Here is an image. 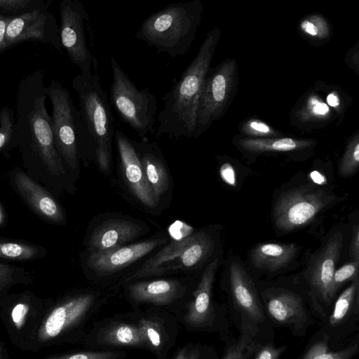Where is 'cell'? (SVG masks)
<instances>
[{
    "mask_svg": "<svg viewBox=\"0 0 359 359\" xmlns=\"http://www.w3.org/2000/svg\"><path fill=\"white\" fill-rule=\"evenodd\" d=\"M298 114L302 122L320 121L330 116V109L318 96L311 95L299 111Z\"/></svg>",
    "mask_w": 359,
    "mask_h": 359,
    "instance_id": "obj_33",
    "label": "cell"
},
{
    "mask_svg": "<svg viewBox=\"0 0 359 359\" xmlns=\"http://www.w3.org/2000/svg\"><path fill=\"white\" fill-rule=\"evenodd\" d=\"M314 142L290 137L245 138L239 141L240 146L251 153L285 152L306 149Z\"/></svg>",
    "mask_w": 359,
    "mask_h": 359,
    "instance_id": "obj_27",
    "label": "cell"
},
{
    "mask_svg": "<svg viewBox=\"0 0 359 359\" xmlns=\"http://www.w3.org/2000/svg\"><path fill=\"white\" fill-rule=\"evenodd\" d=\"M219 175L226 184L231 187L236 186V173L230 163H225L222 165L219 168Z\"/></svg>",
    "mask_w": 359,
    "mask_h": 359,
    "instance_id": "obj_43",
    "label": "cell"
},
{
    "mask_svg": "<svg viewBox=\"0 0 359 359\" xmlns=\"http://www.w3.org/2000/svg\"><path fill=\"white\" fill-rule=\"evenodd\" d=\"M286 348V346L274 347L267 344L259 350L255 359H278Z\"/></svg>",
    "mask_w": 359,
    "mask_h": 359,
    "instance_id": "obj_42",
    "label": "cell"
},
{
    "mask_svg": "<svg viewBox=\"0 0 359 359\" xmlns=\"http://www.w3.org/2000/svg\"><path fill=\"white\" fill-rule=\"evenodd\" d=\"M123 286L125 299L133 311L155 307L172 313L177 320L196 287L185 278L138 280Z\"/></svg>",
    "mask_w": 359,
    "mask_h": 359,
    "instance_id": "obj_10",
    "label": "cell"
},
{
    "mask_svg": "<svg viewBox=\"0 0 359 359\" xmlns=\"http://www.w3.org/2000/svg\"><path fill=\"white\" fill-rule=\"evenodd\" d=\"M50 1L32 11L10 16L6 30V43L10 48L20 43L32 41L51 46L60 53L62 46L60 28L53 14L48 11Z\"/></svg>",
    "mask_w": 359,
    "mask_h": 359,
    "instance_id": "obj_16",
    "label": "cell"
},
{
    "mask_svg": "<svg viewBox=\"0 0 359 359\" xmlns=\"http://www.w3.org/2000/svg\"><path fill=\"white\" fill-rule=\"evenodd\" d=\"M143 328L149 351L157 359H167L179 334V321L172 313L155 307H144L137 311Z\"/></svg>",
    "mask_w": 359,
    "mask_h": 359,
    "instance_id": "obj_18",
    "label": "cell"
},
{
    "mask_svg": "<svg viewBox=\"0 0 359 359\" xmlns=\"http://www.w3.org/2000/svg\"><path fill=\"white\" fill-rule=\"evenodd\" d=\"M255 349V341L250 334L245 333L228 349L223 359H248Z\"/></svg>",
    "mask_w": 359,
    "mask_h": 359,
    "instance_id": "obj_39",
    "label": "cell"
},
{
    "mask_svg": "<svg viewBox=\"0 0 359 359\" xmlns=\"http://www.w3.org/2000/svg\"><path fill=\"white\" fill-rule=\"evenodd\" d=\"M80 344L90 350L137 348L149 351L147 340L135 311L95 321L87 328Z\"/></svg>",
    "mask_w": 359,
    "mask_h": 359,
    "instance_id": "obj_11",
    "label": "cell"
},
{
    "mask_svg": "<svg viewBox=\"0 0 359 359\" xmlns=\"http://www.w3.org/2000/svg\"><path fill=\"white\" fill-rule=\"evenodd\" d=\"M10 16L0 13V55L8 50L6 43V30Z\"/></svg>",
    "mask_w": 359,
    "mask_h": 359,
    "instance_id": "obj_45",
    "label": "cell"
},
{
    "mask_svg": "<svg viewBox=\"0 0 359 359\" xmlns=\"http://www.w3.org/2000/svg\"><path fill=\"white\" fill-rule=\"evenodd\" d=\"M230 283L236 305L252 320L262 322L264 316L257 290L249 275L238 262L230 266Z\"/></svg>",
    "mask_w": 359,
    "mask_h": 359,
    "instance_id": "obj_24",
    "label": "cell"
},
{
    "mask_svg": "<svg viewBox=\"0 0 359 359\" xmlns=\"http://www.w3.org/2000/svg\"><path fill=\"white\" fill-rule=\"evenodd\" d=\"M298 250L294 243L257 244L251 250V263L257 269L276 271L288 265Z\"/></svg>",
    "mask_w": 359,
    "mask_h": 359,
    "instance_id": "obj_25",
    "label": "cell"
},
{
    "mask_svg": "<svg viewBox=\"0 0 359 359\" xmlns=\"http://www.w3.org/2000/svg\"><path fill=\"white\" fill-rule=\"evenodd\" d=\"M32 283V277L23 267L0 263V303L9 294L13 286Z\"/></svg>",
    "mask_w": 359,
    "mask_h": 359,
    "instance_id": "obj_30",
    "label": "cell"
},
{
    "mask_svg": "<svg viewBox=\"0 0 359 359\" xmlns=\"http://www.w3.org/2000/svg\"><path fill=\"white\" fill-rule=\"evenodd\" d=\"M342 241L340 231L332 234L322 250L311 259L306 270V278L311 288L327 303L331 302L330 285L339 259Z\"/></svg>",
    "mask_w": 359,
    "mask_h": 359,
    "instance_id": "obj_22",
    "label": "cell"
},
{
    "mask_svg": "<svg viewBox=\"0 0 359 359\" xmlns=\"http://www.w3.org/2000/svg\"><path fill=\"white\" fill-rule=\"evenodd\" d=\"M241 130L248 135L260 137L258 138H266L276 134L267 123L258 119L248 121L243 125Z\"/></svg>",
    "mask_w": 359,
    "mask_h": 359,
    "instance_id": "obj_40",
    "label": "cell"
},
{
    "mask_svg": "<svg viewBox=\"0 0 359 359\" xmlns=\"http://www.w3.org/2000/svg\"><path fill=\"white\" fill-rule=\"evenodd\" d=\"M206 348L199 344L187 343L180 347L172 359H208Z\"/></svg>",
    "mask_w": 359,
    "mask_h": 359,
    "instance_id": "obj_41",
    "label": "cell"
},
{
    "mask_svg": "<svg viewBox=\"0 0 359 359\" xmlns=\"http://www.w3.org/2000/svg\"><path fill=\"white\" fill-rule=\"evenodd\" d=\"M213 247V241L207 232H191L183 238L173 240L165 245L133 273L119 280L113 288L118 289L128 283L168 272L192 270L210 255Z\"/></svg>",
    "mask_w": 359,
    "mask_h": 359,
    "instance_id": "obj_6",
    "label": "cell"
},
{
    "mask_svg": "<svg viewBox=\"0 0 359 359\" xmlns=\"http://www.w3.org/2000/svg\"><path fill=\"white\" fill-rule=\"evenodd\" d=\"M53 300L39 297L29 290L8 294L3 299L0 303V318L15 347L28 351Z\"/></svg>",
    "mask_w": 359,
    "mask_h": 359,
    "instance_id": "obj_9",
    "label": "cell"
},
{
    "mask_svg": "<svg viewBox=\"0 0 359 359\" xmlns=\"http://www.w3.org/2000/svg\"><path fill=\"white\" fill-rule=\"evenodd\" d=\"M358 344L337 352L330 351L327 340L312 345L302 359H350L357 351Z\"/></svg>",
    "mask_w": 359,
    "mask_h": 359,
    "instance_id": "obj_34",
    "label": "cell"
},
{
    "mask_svg": "<svg viewBox=\"0 0 359 359\" xmlns=\"http://www.w3.org/2000/svg\"><path fill=\"white\" fill-rule=\"evenodd\" d=\"M359 166V135H355L348 142L339 163V173L346 177L353 175Z\"/></svg>",
    "mask_w": 359,
    "mask_h": 359,
    "instance_id": "obj_35",
    "label": "cell"
},
{
    "mask_svg": "<svg viewBox=\"0 0 359 359\" xmlns=\"http://www.w3.org/2000/svg\"><path fill=\"white\" fill-rule=\"evenodd\" d=\"M300 29L309 36L323 39L330 34V27L325 19L316 15L305 18L299 25Z\"/></svg>",
    "mask_w": 359,
    "mask_h": 359,
    "instance_id": "obj_38",
    "label": "cell"
},
{
    "mask_svg": "<svg viewBox=\"0 0 359 359\" xmlns=\"http://www.w3.org/2000/svg\"><path fill=\"white\" fill-rule=\"evenodd\" d=\"M237 65L228 59L209 69L199 98L194 137H199L223 114L233 88Z\"/></svg>",
    "mask_w": 359,
    "mask_h": 359,
    "instance_id": "obj_14",
    "label": "cell"
},
{
    "mask_svg": "<svg viewBox=\"0 0 359 359\" xmlns=\"http://www.w3.org/2000/svg\"><path fill=\"white\" fill-rule=\"evenodd\" d=\"M79 98L80 158L83 163L92 158L104 173L111 170L114 117L106 93L97 72L80 74L72 80Z\"/></svg>",
    "mask_w": 359,
    "mask_h": 359,
    "instance_id": "obj_3",
    "label": "cell"
},
{
    "mask_svg": "<svg viewBox=\"0 0 359 359\" xmlns=\"http://www.w3.org/2000/svg\"><path fill=\"white\" fill-rule=\"evenodd\" d=\"M6 222V215L4 211V209L1 204L0 203V227L5 225Z\"/></svg>",
    "mask_w": 359,
    "mask_h": 359,
    "instance_id": "obj_48",
    "label": "cell"
},
{
    "mask_svg": "<svg viewBox=\"0 0 359 359\" xmlns=\"http://www.w3.org/2000/svg\"><path fill=\"white\" fill-rule=\"evenodd\" d=\"M202 12L199 0L168 4L147 18L135 37L159 53L183 56L194 41Z\"/></svg>",
    "mask_w": 359,
    "mask_h": 359,
    "instance_id": "obj_5",
    "label": "cell"
},
{
    "mask_svg": "<svg viewBox=\"0 0 359 359\" xmlns=\"http://www.w3.org/2000/svg\"><path fill=\"white\" fill-rule=\"evenodd\" d=\"M110 65L113 79L110 87L111 104L120 118L142 140H147L155 134L156 129V98L149 88L138 89L113 55Z\"/></svg>",
    "mask_w": 359,
    "mask_h": 359,
    "instance_id": "obj_7",
    "label": "cell"
},
{
    "mask_svg": "<svg viewBox=\"0 0 359 359\" xmlns=\"http://www.w3.org/2000/svg\"><path fill=\"white\" fill-rule=\"evenodd\" d=\"M146 179L158 202L170 186V177L164 158L156 142L135 141Z\"/></svg>",
    "mask_w": 359,
    "mask_h": 359,
    "instance_id": "obj_23",
    "label": "cell"
},
{
    "mask_svg": "<svg viewBox=\"0 0 359 359\" xmlns=\"http://www.w3.org/2000/svg\"><path fill=\"white\" fill-rule=\"evenodd\" d=\"M349 255L353 261H359V227L358 225L353 228Z\"/></svg>",
    "mask_w": 359,
    "mask_h": 359,
    "instance_id": "obj_44",
    "label": "cell"
},
{
    "mask_svg": "<svg viewBox=\"0 0 359 359\" xmlns=\"http://www.w3.org/2000/svg\"><path fill=\"white\" fill-rule=\"evenodd\" d=\"M9 179L18 195L39 217L53 224H66L62 207L46 188L18 167L10 171Z\"/></svg>",
    "mask_w": 359,
    "mask_h": 359,
    "instance_id": "obj_17",
    "label": "cell"
},
{
    "mask_svg": "<svg viewBox=\"0 0 359 359\" xmlns=\"http://www.w3.org/2000/svg\"><path fill=\"white\" fill-rule=\"evenodd\" d=\"M114 140L120 167L128 187L141 203L154 208L158 202L146 179L135 141L118 129L115 130Z\"/></svg>",
    "mask_w": 359,
    "mask_h": 359,
    "instance_id": "obj_20",
    "label": "cell"
},
{
    "mask_svg": "<svg viewBox=\"0 0 359 359\" xmlns=\"http://www.w3.org/2000/svg\"><path fill=\"white\" fill-rule=\"evenodd\" d=\"M359 261H351L335 270L330 285L329 296L332 301L336 292L346 282L358 278Z\"/></svg>",
    "mask_w": 359,
    "mask_h": 359,
    "instance_id": "obj_36",
    "label": "cell"
},
{
    "mask_svg": "<svg viewBox=\"0 0 359 359\" xmlns=\"http://www.w3.org/2000/svg\"><path fill=\"white\" fill-rule=\"evenodd\" d=\"M323 189L306 185L288 190L277 200L273 210L275 226L283 231L303 227L335 200Z\"/></svg>",
    "mask_w": 359,
    "mask_h": 359,
    "instance_id": "obj_12",
    "label": "cell"
},
{
    "mask_svg": "<svg viewBox=\"0 0 359 359\" xmlns=\"http://www.w3.org/2000/svg\"><path fill=\"white\" fill-rule=\"evenodd\" d=\"M127 352L122 349L90 350L67 352L46 356L41 359H123Z\"/></svg>",
    "mask_w": 359,
    "mask_h": 359,
    "instance_id": "obj_32",
    "label": "cell"
},
{
    "mask_svg": "<svg viewBox=\"0 0 359 359\" xmlns=\"http://www.w3.org/2000/svg\"><path fill=\"white\" fill-rule=\"evenodd\" d=\"M359 288L358 278L352 280L351 284L337 298L333 312L330 317L332 326L340 323L348 315L357 299Z\"/></svg>",
    "mask_w": 359,
    "mask_h": 359,
    "instance_id": "obj_31",
    "label": "cell"
},
{
    "mask_svg": "<svg viewBox=\"0 0 359 359\" xmlns=\"http://www.w3.org/2000/svg\"><path fill=\"white\" fill-rule=\"evenodd\" d=\"M147 229L141 222L125 217L111 218L97 224L86 243L88 252L99 253L130 244Z\"/></svg>",
    "mask_w": 359,
    "mask_h": 359,
    "instance_id": "obj_21",
    "label": "cell"
},
{
    "mask_svg": "<svg viewBox=\"0 0 359 359\" xmlns=\"http://www.w3.org/2000/svg\"><path fill=\"white\" fill-rule=\"evenodd\" d=\"M44 0H0V13L8 15H19L43 6Z\"/></svg>",
    "mask_w": 359,
    "mask_h": 359,
    "instance_id": "obj_37",
    "label": "cell"
},
{
    "mask_svg": "<svg viewBox=\"0 0 359 359\" xmlns=\"http://www.w3.org/2000/svg\"><path fill=\"white\" fill-rule=\"evenodd\" d=\"M219 36L217 27L207 33L194 59L162 97L163 107L158 115L156 137H194L200 95Z\"/></svg>",
    "mask_w": 359,
    "mask_h": 359,
    "instance_id": "obj_2",
    "label": "cell"
},
{
    "mask_svg": "<svg viewBox=\"0 0 359 359\" xmlns=\"http://www.w3.org/2000/svg\"><path fill=\"white\" fill-rule=\"evenodd\" d=\"M217 267V259L208 265L178 318L179 323L189 332L204 330L213 325L215 314L212 289Z\"/></svg>",
    "mask_w": 359,
    "mask_h": 359,
    "instance_id": "obj_19",
    "label": "cell"
},
{
    "mask_svg": "<svg viewBox=\"0 0 359 359\" xmlns=\"http://www.w3.org/2000/svg\"><path fill=\"white\" fill-rule=\"evenodd\" d=\"M107 299L105 294L88 288L69 291L53 300L28 351L36 353L50 346L80 344L88 323Z\"/></svg>",
    "mask_w": 359,
    "mask_h": 359,
    "instance_id": "obj_4",
    "label": "cell"
},
{
    "mask_svg": "<svg viewBox=\"0 0 359 359\" xmlns=\"http://www.w3.org/2000/svg\"><path fill=\"white\" fill-rule=\"evenodd\" d=\"M0 359H8V351L0 339Z\"/></svg>",
    "mask_w": 359,
    "mask_h": 359,
    "instance_id": "obj_47",
    "label": "cell"
},
{
    "mask_svg": "<svg viewBox=\"0 0 359 359\" xmlns=\"http://www.w3.org/2000/svg\"><path fill=\"white\" fill-rule=\"evenodd\" d=\"M266 308L271 317L281 324L302 327L307 319L301 297L291 292L283 290L271 295Z\"/></svg>",
    "mask_w": 359,
    "mask_h": 359,
    "instance_id": "obj_26",
    "label": "cell"
},
{
    "mask_svg": "<svg viewBox=\"0 0 359 359\" xmlns=\"http://www.w3.org/2000/svg\"><path fill=\"white\" fill-rule=\"evenodd\" d=\"M52 103V128L56 149L74 182L80 172V129L79 111L69 90L52 79L46 87Z\"/></svg>",
    "mask_w": 359,
    "mask_h": 359,
    "instance_id": "obj_8",
    "label": "cell"
},
{
    "mask_svg": "<svg viewBox=\"0 0 359 359\" xmlns=\"http://www.w3.org/2000/svg\"><path fill=\"white\" fill-rule=\"evenodd\" d=\"M167 241L164 236L154 237L104 252H88L83 258V271L88 279L99 284L109 283L121 271Z\"/></svg>",
    "mask_w": 359,
    "mask_h": 359,
    "instance_id": "obj_15",
    "label": "cell"
},
{
    "mask_svg": "<svg viewBox=\"0 0 359 359\" xmlns=\"http://www.w3.org/2000/svg\"><path fill=\"white\" fill-rule=\"evenodd\" d=\"M15 111L4 107L0 109V154L9 158L13 149L18 147L15 139Z\"/></svg>",
    "mask_w": 359,
    "mask_h": 359,
    "instance_id": "obj_29",
    "label": "cell"
},
{
    "mask_svg": "<svg viewBox=\"0 0 359 359\" xmlns=\"http://www.w3.org/2000/svg\"><path fill=\"white\" fill-rule=\"evenodd\" d=\"M326 100L327 104L333 108L337 109L340 107L341 101L339 97L334 92L329 93L327 96Z\"/></svg>",
    "mask_w": 359,
    "mask_h": 359,
    "instance_id": "obj_46",
    "label": "cell"
},
{
    "mask_svg": "<svg viewBox=\"0 0 359 359\" xmlns=\"http://www.w3.org/2000/svg\"><path fill=\"white\" fill-rule=\"evenodd\" d=\"M89 13L78 0H62L60 4V36L62 48L81 74L97 72V62L89 48L85 24Z\"/></svg>",
    "mask_w": 359,
    "mask_h": 359,
    "instance_id": "obj_13",
    "label": "cell"
},
{
    "mask_svg": "<svg viewBox=\"0 0 359 359\" xmlns=\"http://www.w3.org/2000/svg\"><path fill=\"white\" fill-rule=\"evenodd\" d=\"M43 71L23 77L16 93L15 139L26 174L54 196L74 191V182L56 149L48 115Z\"/></svg>",
    "mask_w": 359,
    "mask_h": 359,
    "instance_id": "obj_1",
    "label": "cell"
},
{
    "mask_svg": "<svg viewBox=\"0 0 359 359\" xmlns=\"http://www.w3.org/2000/svg\"><path fill=\"white\" fill-rule=\"evenodd\" d=\"M46 250L39 245L20 240L0 237V258L28 261L45 257Z\"/></svg>",
    "mask_w": 359,
    "mask_h": 359,
    "instance_id": "obj_28",
    "label": "cell"
}]
</instances>
